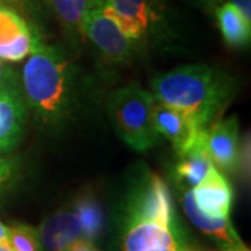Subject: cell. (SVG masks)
I'll list each match as a JSON object with an SVG mask.
<instances>
[{"instance_id": "6da1fadb", "label": "cell", "mask_w": 251, "mask_h": 251, "mask_svg": "<svg viewBox=\"0 0 251 251\" xmlns=\"http://www.w3.org/2000/svg\"><path fill=\"white\" fill-rule=\"evenodd\" d=\"M156 102L171 106L201 130L225 108L233 95V81L206 64H187L155 75L151 84Z\"/></svg>"}, {"instance_id": "7a4b0ae2", "label": "cell", "mask_w": 251, "mask_h": 251, "mask_svg": "<svg viewBox=\"0 0 251 251\" xmlns=\"http://www.w3.org/2000/svg\"><path fill=\"white\" fill-rule=\"evenodd\" d=\"M73 64L59 48L41 42L21 73V94L28 108L45 126L63 122L72 108Z\"/></svg>"}, {"instance_id": "3957f363", "label": "cell", "mask_w": 251, "mask_h": 251, "mask_svg": "<svg viewBox=\"0 0 251 251\" xmlns=\"http://www.w3.org/2000/svg\"><path fill=\"white\" fill-rule=\"evenodd\" d=\"M155 99L138 84L116 91L109 100L110 119L119 137L138 152L152 148L161 140L153 122Z\"/></svg>"}, {"instance_id": "277c9868", "label": "cell", "mask_w": 251, "mask_h": 251, "mask_svg": "<svg viewBox=\"0 0 251 251\" xmlns=\"http://www.w3.org/2000/svg\"><path fill=\"white\" fill-rule=\"evenodd\" d=\"M82 36H87L110 62H125L133 52V41L125 35L113 18L95 4L85 16Z\"/></svg>"}, {"instance_id": "5b68a950", "label": "cell", "mask_w": 251, "mask_h": 251, "mask_svg": "<svg viewBox=\"0 0 251 251\" xmlns=\"http://www.w3.org/2000/svg\"><path fill=\"white\" fill-rule=\"evenodd\" d=\"M42 42L35 29L10 6H0V60H25Z\"/></svg>"}, {"instance_id": "8992f818", "label": "cell", "mask_w": 251, "mask_h": 251, "mask_svg": "<svg viewBox=\"0 0 251 251\" xmlns=\"http://www.w3.org/2000/svg\"><path fill=\"white\" fill-rule=\"evenodd\" d=\"M127 221H158L175 225V211L166 183L150 175L135 190L127 211Z\"/></svg>"}, {"instance_id": "52a82bcc", "label": "cell", "mask_w": 251, "mask_h": 251, "mask_svg": "<svg viewBox=\"0 0 251 251\" xmlns=\"http://www.w3.org/2000/svg\"><path fill=\"white\" fill-rule=\"evenodd\" d=\"M95 6L113 18L131 41L141 39L155 20L151 0H95Z\"/></svg>"}, {"instance_id": "ba28073f", "label": "cell", "mask_w": 251, "mask_h": 251, "mask_svg": "<svg viewBox=\"0 0 251 251\" xmlns=\"http://www.w3.org/2000/svg\"><path fill=\"white\" fill-rule=\"evenodd\" d=\"M206 148L218 171L233 172L239 166V122L234 116L206 128Z\"/></svg>"}, {"instance_id": "9c48e42d", "label": "cell", "mask_w": 251, "mask_h": 251, "mask_svg": "<svg viewBox=\"0 0 251 251\" xmlns=\"http://www.w3.org/2000/svg\"><path fill=\"white\" fill-rule=\"evenodd\" d=\"M193 200L197 208L211 218H229L233 205V190L224 175L215 166L204 180L191 188Z\"/></svg>"}, {"instance_id": "30bf717a", "label": "cell", "mask_w": 251, "mask_h": 251, "mask_svg": "<svg viewBox=\"0 0 251 251\" xmlns=\"http://www.w3.org/2000/svg\"><path fill=\"white\" fill-rule=\"evenodd\" d=\"M123 251H148L179 246L176 225L158 221H127Z\"/></svg>"}, {"instance_id": "8fae6325", "label": "cell", "mask_w": 251, "mask_h": 251, "mask_svg": "<svg viewBox=\"0 0 251 251\" xmlns=\"http://www.w3.org/2000/svg\"><path fill=\"white\" fill-rule=\"evenodd\" d=\"M183 209L191 224L198 227L202 233L215 239L225 251H250L242 242L237 232L230 224L229 218H211L204 215L196 205L191 190H186L183 196Z\"/></svg>"}, {"instance_id": "7c38bea8", "label": "cell", "mask_w": 251, "mask_h": 251, "mask_svg": "<svg viewBox=\"0 0 251 251\" xmlns=\"http://www.w3.org/2000/svg\"><path fill=\"white\" fill-rule=\"evenodd\" d=\"M153 122L159 137L168 138L177 155L187 150L202 131L180 112L156 100L153 108Z\"/></svg>"}, {"instance_id": "4fadbf2b", "label": "cell", "mask_w": 251, "mask_h": 251, "mask_svg": "<svg viewBox=\"0 0 251 251\" xmlns=\"http://www.w3.org/2000/svg\"><path fill=\"white\" fill-rule=\"evenodd\" d=\"M27 105L21 90L0 91V152L13 150L23 135Z\"/></svg>"}, {"instance_id": "5bb4252c", "label": "cell", "mask_w": 251, "mask_h": 251, "mask_svg": "<svg viewBox=\"0 0 251 251\" xmlns=\"http://www.w3.org/2000/svg\"><path fill=\"white\" fill-rule=\"evenodd\" d=\"M46 250L64 251L73 243L82 239L81 225L74 211H57L42 221L36 229Z\"/></svg>"}, {"instance_id": "9a60e30c", "label": "cell", "mask_w": 251, "mask_h": 251, "mask_svg": "<svg viewBox=\"0 0 251 251\" xmlns=\"http://www.w3.org/2000/svg\"><path fill=\"white\" fill-rule=\"evenodd\" d=\"M214 168L211 156L206 148V130H202L194 143L179 153V163L176 165L175 173L186 190L198 186L209 171Z\"/></svg>"}, {"instance_id": "2e32d148", "label": "cell", "mask_w": 251, "mask_h": 251, "mask_svg": "<svg viewBox=\"0 0 251 251\" xmlns=\"http://www.w3.org/2000/svg\"><path fill=\"white\" fill-rule=\"evenodd\" d=\"M216 20L225 42L233 48L249 46L251 23H249L232 3H224L216 9Z\"/></svg>"}, {"instance_id": "e0dca14e", "label": "cell", "mask_w": 251, "mask_h": 251, "mask_svg": "<svg viewBox=\"0 0 251 251\" xmlns=\"http://www.w3.org/2000/svg\"><path fill=\"white\" fill-rule=\"evenodd\" d=\"M73 211L80 221L82 239L95 242L103 232L105 225L103 212L98 201L90 194L80 196L74 202Z\"/></svg>"}, {"instance_id": "ac0fdd59", "label": "cell", "mask_w": 251, "mask_h": 251, "mask_svg": "<svg viewBox=\"0 0 251 251\" xmlns=\"http://www.w3.org/2000/svg\"><path fill=\"white\" fill-rule=\"evenodd\" d=\"M63 27L82 35V24L95 0H48Z\"/></svg>"}, {"instance_id": "d6986e66", "label": "cell", "mask_w": 251, "mask_h": 251, "mask_svg": "<svg viewBox=\"0 0 251 251\" xmlns=\"http://www.w3.org/2000/svg\"><path fill=\"white\" fill-rule=\"evenodd\" d=\"M7 229V243L13 251H44L35 227L29 225L16 224Z\"/></svg>"}, {"instance_id": "ffe728a7", "label": "cell", "mask_w": 251, "mask_h": 251, "mask_svg": "<svg viewBox=\"0 0 251 251\" xmlns=\"http://www.w3.org/2000/svg\"><path fill=\"white\" fill-rule=\"evenodd\" d=\"M18 175L17 159L0 158V196L11 186Z\"/></svg>"}, {"instance_id": "44dd1931", "label": "cell", "mask_w": 251, "mask_h": 251, "mask_svg": "<svg viewBox=\"0 0 251 251\" xmlns=\"http://www.w3.org/2000/svg\"><path fill=\"white\" fill-rule=\"evenodd\" d=\"M21 90L16 73L3 60H0V91Z\"/></svg>"}, {"instance_id": "7402d4cb", "label": "cell", "mask_w": 251, "mask_h": 251, "mask_svg": "<svg viewBox=\"0 0 251 251\" xmlns=\"http://www.w3.org/2000/svg\"><path fill=\"white\" fill-rule=\"evenodd\" d=\"M236 9L239 10L249 23H251V0H230Z\"/></svg>"}, {"instance_id": "603a6c76", "label": "cell", "mask_w": 251, "mask_h": 251, "mask_svg": "<svg viewBox=\"0 0 251 251\" xmlns=\"http://www.w3.org/2000/svg\"><path fill=\"white\" fill-rule=\"evenodd\" d=\"M64 251H99L97 249V246L92 242H88V240H84V239H80L75 243H73L70 247H67Z\"/></svg>"}, {"instance_id": "cb8c5ba5", "label": "cell", "mask_w": 251, "mask_h": 251, "mask_svg": "<svg viewBox=\"0 0 251 251\" xmlns=\"http://www.w3.org/2000/svg\"><path fill=\"white\" fill-rule=\"evenodd\" d=\"M29 0H0V6H13V4H25Z\"/></svg>"}, {"instance_id": "d4e9b609", "label": "cell", "mask_w": 251, "mask_h": 251, "mask_svg": "<svg viewBox=\"0 0 251 251\" xmlns=\"http://www.w3.org/2000/svg\"><path fill=\"white\" fill-rule=\"evenodd\" d=\"M7 233H9L7 226H4V225L0 222V243L7 242Z\"/></svg>"}, {"instance_id": "484cf974", "label": "cell", "mask_w": 251, "mask_h": 251, "mask_svg": "<svg viewBox=\"0 0 251 251\" xmlns=\"http://www.w3.org/2000/svg\"><path fill=\"white\" fill-rule=\"evenodd\" d=\"M184 247L181 246H172V247H163V249H153V250H148V251H183Z\"/></svg>"}, {"instance_id": "4316f807", "label": "cell", "mask_w": 251, "mask_h": 251, "mask_svg": "<svg viewBox=\"0 0 251 251\" xmlns=\"http://www.w3.org/2000/svg\"><path fill=\"white\" fill-rule=\"evenodd\" d=\"M0 251H13L10 249L9 243L4 242V243H0Z\"/></svg>"}, {"instance_id": "83f0119b", "label": "cell", "mask_w": 251, "mask_h": 251, "mask_svg": "<svg viewBox=\"0 0 251 251\" xmlns=\"http://www.w3.org/2000/svg\"><path fill=\"white\" fill-rule=\"evenodd\" d=\"M184 251H198V250H191V249H184ZM219 251H225V250H222V249H221V250Z\"/></svg>"}, {"instance_id": "f1b7e54d", "label": "cell", "mask_w": 251, "mask_h": 251, "mask_svg": "<svg viewBox=\"0 0 251 251\" xmlns=\"http://www.w3.org/2000/svg\"><path fill=\"white\" fill-rule=\"evenodd\" d=\"M183 251H184V249H183Z\"/></svg>"}, {"instance_id": "f546056e", "label": "cell", "mask_w": 251, "mask_h": 251, "mask_svg": "<svg viewBox=\"0 0 251 251\" xmlns=\"http://www.w3.org/2000/svg\"><path fill=\"white\" fill-rule=\"evenodd\" d=\"M212 1H214V0H212Z\"/></svg>"}]
</instances>
